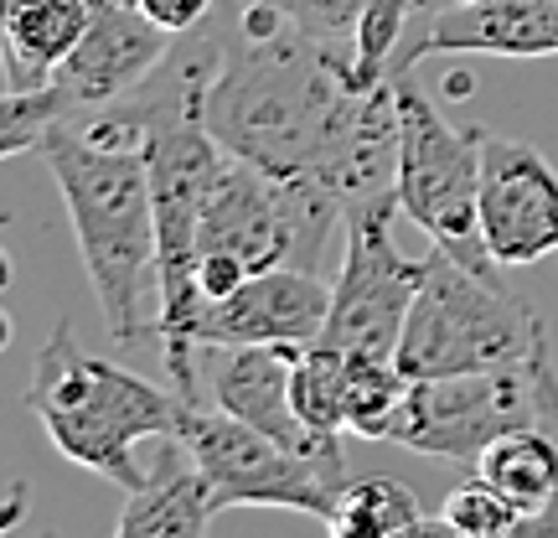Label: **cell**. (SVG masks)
<instances>
[{
  "label": "cell",
  "instance_id": "d4e9b609",
  "mask_svg": "<svg viewBox=\"0 0 558 538\" xmlns=\"http://www.w3.org/2000/svg\"><path fill=\"white\" fill-rule=\"evenodd\" d=\"M533 399H538V425L558 435V373L548 362V347L533 358Z\"/></svg>",
  "mask_w": 558,
  "mask_h": 538
},
{
  "label": "cell",
  "instance_id": "8fae6325",
  "mask_svg": "<svg viewBox=\"0 0 558 538\" xmlns=\"http://www.w3.org/2000/svg\"><path fill=\"white\" fill-rule=\"evenodd\" d=\"M331 316V285L320 270L279 264L248 275L222 300H202L192 337L197 347H311Z\"/></svg>",
  "mask_w": 558,
  "mask_h": 538
},
{
  "label": "cell",
  "instance_id": "d6986e66",
  "mask_svg": "<svg viewBox=\"0 0 558 538\" xmlns=\"http://www.w3.org/2000/svg\"><path fill=\"white\" fill-rule=\"evenodd\" d=\"M409 394V373L393 358H362L347 352V394H341V415H347V435L362 440H388V425L403 409Z\"/></svg>",
  "mask_w": 558,
  "mask_h": 538
},
{
  "label": "cell",
  "instance_id": "9c48e42d",
  "mask_svg": "<svg viewBox=\"0 0 558 538\" xmlns=\"http://www.w3.org/2000/svg\"><path fill=\"white\" fill-rule=\"evenodd\" d=\"M533 358L512 368L481 373H445V379H409L403 409L388 425V445L418 451L435 461L476 466V456L512 425H533Z\"/></svg>",
  "mask_w": 558,
  "mask_h": 538
},
{
  "label": "cell",
  "instance_id": "3957f363",
  "mask_svg": "<svg viewBox=\"0 0 558 538\" xmlns=\"http://www.w3.org/2000/svg\"><path fill=\"white\" fill-rule=\"evenodd\" d=\"M26 404L62 456L94 477L114 481L120 492L145 487L150 466L135 451L145 440H177L181 409H186L171 383L156 388L120 362L83 352L68 316L41 342Z\"/></svg>",
  "mask_w": 558,
  "mask_h": 538
},
{
  "label": "cell",
  "instance_id": "4fadbf2b",
  "mask_svg": "<svg viewBox=\"0 0 558 538\" xmlns=\"http://www.w3.org/2000/svg\"><path fill=\"white\" fill-rule=\"evenodd\" d=\"M213 352V373H207V394L218 409L239 415L279 445H290L300 456L320 461L337 481H347V445L341 440H320L305 430L295 409V362L300 347H207Z\"/></svg>",
  "mask_w": 558,
  "mask_h": 538
},
{
  "label": "cell",
  "instance_id": "5bb4252c",
  "mask_svg": "<svg viewBox=\"0 0 558 538\" xmlns=\"http://www.w3.org/2000/svg\"><path fill=\"white\" fill-rule=\"evenodd\" d=\"M429 52L558 58V0H445L399 58V79Z\"/></svg>",
  "mask_w": 558,
  "mask_h": 538
},
{
  "label": "cell",
  "instance_id": "e0dca14e",
  "mask_svg": "<svg viewBox=\"0 0 558 538\" xmlns=\"http://www.w3.org/2000/svg\"><path fill=\"white\" fill-rule=\"evenodd\" d=\"M471 471L492 481L512 507H522V518H533L558 498V435L543 430L538 419L512 425L481 451Z\"/></svg>",
  "mask_w": 558,
  "mask_h": 538
},
{
  "label": "cell",
  "instance_id": "277c9868",
  "mask_svg": "<svg viewBox=\"0 0 558 538\" xmlns=\"http://www.w3.org/2000/svg\"><path fill=\"white\" fill-rule=\"evenodd\" d=\"M341 202L311 177H279L243 156H222L218 187L202 213L197 243V296H233L248 275L300 264L320 270L331 228H341Z\"/></svg>",
  "mask_w": 558,
  "mask_h": 538
},
{
  "label": "cell",
  "instance_id": "2e32d148",
  "mask_svg": "<svg viewBox=\"0 0 558 538\" xmlns=\"http://www.w3.org/2000/svg\"><path fill=\"white\" fill-rule=\"evenodd\" d=\"M88 0H0V52L5 88H41L78 47Z\"/></svg>",
  "mask_w": 558,
  "mask_h": 538
},
{
  "label": "cell",
  "instance_id": "9a60e30c",
  "mask_svg": "<svg viewBox=\"0 0 558 538\" xmlns=\"http://www.w3.org/2000/svg\"><path fill=\"white\" fill-rule=\"evenodd\" d=\"M213 492L186 445L171 440V456L150 466L145 487H135L120 507V538H202L213 528Z\"/></svg>",
  "mask_w": 558,
  "mask_h": 538
},
{
  "label": "cell",
  "instance_id": "603a6c76",
  "mask_svg": "<svg viewBox=\"0 0 558 538\" xmlns=\"http://www.w3.org/2000/svg\"><path fill=\"white\" fill-rule=\"evenodd\" d=\"M269 5H279L311 41H320V47H331V52L347 58V52H352V37H357L362 11H367L373 0H269Z\"/></svg>",
  "mask_w": 558,
  "mask_h": 538
},
{
  "label": "cell",
  "instance_id": "30bf717a",
  "mask_svg": "<svg viewBox=\"0 0 558 538\" xmlns=\"http://www.w3.org/2000/svg\"><path fill=\"white\" fill-rule=\"evenodd\" d=\"M481 234L501 270L558 254V171L538 145L481 124Z\"/></svg>",
  "mask_w": 558,
  "mask_h": 538
},
{
  "label": "cell",
  "instance_id": "7c38bea8",
  "mask_svg": "<svg viewBox=\"0 0 558 538\" xmlns=\"http://www.w3.org/2000/svg\"><path fill=\"white\" fill-rule=\"evenodd\" d=\"M177 37L140 11V0H88V26L47 83H58L73 109H99L140 94L171 58Z\"/></svg>",
  "mask_w": 558,
  "mask_h": 538
},
{
  "label": "cell",
  "instance_id": "ac0fdd59",
  "mask_svg": "<svg viewBox=\"0 0 558 538\" xmlns=\"http://www.w3.org/2000/svg\"><path fill=\"white\" fill-rule=\"evenodd\" d=\"M326 528L337 538H393V534H435L450 538V528L429 518L418 498L393 477H367L347 481L337 498V513L326 518Z\"/></svg>",
  "mask_w": 558,
  "mask_h": 538
},
{
  "label": "cell",
  "instance_id": "ba28073f",
  "mask_svg": "<svg viewBox=\"0 0 558 538\" xmlns=\"http://www.w3.org/2000/svg\"><path fill=\"white\" fill-rule=\"evenodd\" d=\"M177 440L207 477L213 513H228V507H284V513H305V518L326 523L337 513L341 487H347L320 461L279 445L275 435L243 425L239 415H228L218 404L213 409L207 404H186Z\"/></svg>",
  "mask_w": 558,
  "mask_h": 538
},
{
  "label": "cell",
  "instance_id": "ffe728a7",
  "mask_svg": "<svg viewBox=\"0 0 558 538\" xmlns=\"http://www.w3.org/2000/svg\"><path fill=\"white\" fill-rule=\"evenodd\" d=\"M341 394H347V352L331 342H311L300 347L295 362V409L305 430L320 440L347 435V415H341Z\"/></svg>",
  "mask_w": 558,
  "mask_h": 538
},
{
  "label": "cell",
  "instance_id": "8992f818",
  "mask_svg": "<svg viewBox=\"0 0 558 538\" xmlns=\"http://www.w3.org/2000/svg\"><path fill=\"white\" fill-rule=\"evenodd\" d=\"M399 83V207L424 239L456 254L481 275H501V264L481 234V124H456L424 99L409 73Z\"/></svg>",
  "mask_w": 558,
  "mask_h": 538
},
{
  "label": "cell",
  "instance_id": "44dd1931",
  "mask_svg": "<svg viewBox=\"0 0 558 538\" xmlns=\"http://www.w3.org/2000/svg\"><path fill=\"white\" fill-rule=\"evenodd\" d=\"M439 523L450 528V538H518L522 507H512L486 477H471L450 487V498L439 507Z\"/></svg>",
  "mask_w": 558,
  "mask_h": 538
},
{
  "label": "cell",
  "instance_id": "5b68a950",
  "mask_svg": "<svg viewBox=\"0 0 558 538\" xmlns=\"http://www.w3.org/2000/svg\"><path fill=\"white\" fill-rule=\"evenodd\" d=\"M543 316L501 275H481L456 254L429 243L424 285L414 296L409 326L399 337V368L409 379H445V373H481L538 358Z\"/></svg>",
  "mask_w": 558,
  "mask_h": 538
},
{
  "label": "cell",
  "instance_id": "52a82bcc",
  "mask_svg": "<svg viewBox=\"0 0 558 538\" xmlns=\"http://www.w3.org/2000/svg\"><path fill=\"white\" fill-rule=\"evenodd\" d=\"M403 218L399 192L347 207L341 223V270L331 279V316L320 342L362 358H399V337L409 326L414 296L424 285V254H403L393 223Z\"/></svg>",
  "mask_w": 558,
  "mask_h": 538
},
{
  "label": "cell",
  "instance_id": "7a4b0ae2",
  "mask_svg": "<svg viewBox=\"0 0 558 538\" xmlns=\"http://www.w3.org/2000/svg\"><path fill=\"white\" fill-rule=\"evenodd\" d=\"M218 68L207 79V130L222 151L279 177H311L352 88L341 52L320 47L269 0L218 5Z\"/></svg>",
  "mask_w": 558,
  "mask_h": 538
},
{
  "label": "cell",
  "instance_id": "cb8c5ba5",
  "mask_svg": "<svg viewBox=\"0 0 558 538\" xmlns=\"http://www.w3.org/2000/svg\"><path fill=\"white\" fill-rule=\"evenodd\" d=\"M222 0H140V11L156 21V26H166L171 37H186V32H197V26H207V21L218 16Z\"/></svg>",
  "mask_w": 558,
  "mask_h": 538
},
{
  "label": "cell",
  "instance_id": "7402d4cb",
  "mask_svg": "<svg viewBox=\"0 0 558 538\" xmlns=\"http://www.w3.org/2000/svg\"><path fill=\"white\" fill-rule=\"evenodd\" d=\"M73 115V104L58 83H41V88H5V109H0V151L21 156V151H37L41 135L58 120Z\"/></svg>",
  "mask_w": 558,
  "mask_h": 538
},
{
  "label": "cell",
  "instance_id": "6da1fadb",
  "mask_svg": "<svg viewBox=\"0 0 558 538\" xmlns=\"http://www.w3.org/2000/svg\"><path fill=\"white\" fill-rule=\"evenodd\" d=\"M145 135L150 109L130 94L120 104L73 109L37 145V156L52 166L78 260L114 342L160 332V243Z\"/></svg>",
  "mask_w": 558,
  "mask_h": 538
}]
</instances>
